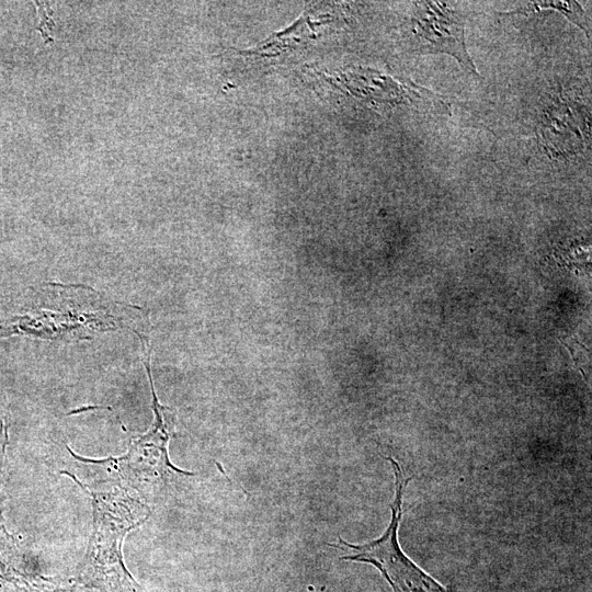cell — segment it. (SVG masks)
<instances>
[{"label": "cell", "mask_w": 592, "mask_h": 592, "mask_svg": "<svg viewBox=\"0 0 592 592\" xmlns=\"http://www.w3.org/2000/svg\"><path fill=\"white\" fill-rule=\"evenodd\" d=\"M61 474L70 477L92 504V532L78 582L107 592H138V582L124 562L122 547L127 534L149 519V506L119 478L88 483L68 470Z\"/></svg>", "instance_id": "cell-1"}, {"label": "cell", "mask_w": 592, "mask_h": 592, "mask_svg": "<svg viewBox=\"0 0 592 592\" xmlns=\"http://www.w3.org/2000/svg\"><path fill=\"white\" fill-rule=\"evenodd\" d=\"M149 352H146L144 361L151 389V405L155 420L147 432L134 436L127 452L117 458L91 459L79 456L71 448L70 455L82 463L100 464L111 467L127 486L138 492L139 487L152 485L180 476H193V473L184 471L175 467L169 458V442L174 435L175 414L169 407L161 405L157 398L149 364Z\"/></svg>", "instance_id": "cell-2"}, {"label": "cell", "mask_w": 592, "mask_h": 592, "mask_svg": "<svg viewBox=\"0 0 592 592\" xmlns=\"http://www.w3.org/2000/svg\"><path fill=\"white\" fill-rule=\"evenodd\" d=\"M387 460L394 469L396 496L391 504V520L385 533L364 545H351L342 538H339L338 544L328 545L350 551L349 555L341 557L343 560L375 566L395 592H446L400 549L397 533L402 515L403 491L410 479L403 477L399 464L394 458L388 457Z\"/></svg>", "instance_id": "cell-3"}, {"label": "cell", "mask_w": 592, "mask_h": 592, "mask_svg": "<svg viewBox=\"0 0 592 592\" xmlns=\"http://www.w3.org/2000/svg\"><path fill=\"white\" fill-rule=\"evenodd\" d=\"M409 20L412 49L419 54H446L460 68L479 77L465 43V11L455 2L419 1Z\"/></svg>", "instance_id": "cell-4"}, {"label": "cell", "mask_w": 592, "mask_h": 592, "mask_svg": "<svg viewBox=\"0 0 592 592\" xmlns=\"http://www.w3.org/2000/svg\"><path fill=\"white\" fill-rule=\"evenodd\" d=\"M34 579L26 569L16 540L4 524H0V580L25 585Z\"/></svg>", "instance_id": "cell-5"}, {"label": "cell", "mask_w": 592, "mask_h": 592, "mask_svg": "<svg viewBox=\"0 0 592 592\" xmlns=\"http://www.w3.org/2000/svg\"><path fill=\"white\" fill-rule=\"evenodd\" d=\"M554 10L563 14L571 23L580 27L588 37L591 33V22L577 1H534L527 2L522 7H519L512 11L501 12L502 15H513V14H528L540 12L543 10Z\"/></svg>", "instance_id": "cell-6"}, {"label": "cell", "mask_w": 592, "mask_h": 592, "mask_svg": "<svg viewBox=\"0 0 592 592\" xmlns=\"http://www.w3.org/2000/svg\"><path fill=\"white\" fill-rule=\"evenodd\" d=\"M9 444L8 425L0 421V524H3L4 480L7 474V448Z\"/></svg>", "instance_id": "cell-7"}, {"label": "cell", "mask_w": 592, "mask_h": 592, "mask_svg": "<svg viewBox=\"0 0 592 592\" xmlns=\"http://www.w3.org/2000/svg\"><path fill=\"white\" fill-rule=\"evenodd\" d=\"M25 587L26 592H73L71 589L56 587L44 579H39V581L34 579Z\"/></svg>", "instance_id": "cell-8"}]
</instances>
